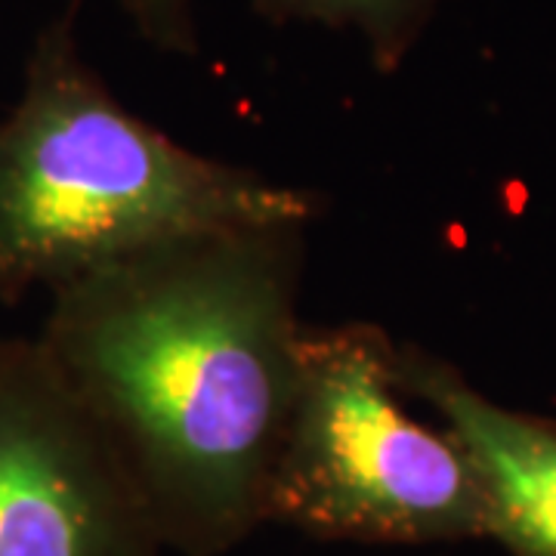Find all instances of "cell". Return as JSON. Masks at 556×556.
I'll return each instance as SVG.
<instances>
[{
  "label": "cell",
  "mask_w": 556,
  "mask_h": 556,
  "mask_svg": "<svg viewBox=\"0 0 556 556\" xmlns=\"http://www.w3.org/2000/svg\"><path fill=\"white\" fill-rule=\"evenodd\" d=\"M346 544L485 538L467 455L408 415L396 340L375 321L303 325L298 387L266 485V526Z\"/></svg>",
  "instance_id": "obj_3"
},
{
  "label": "cell",
  "mask_w": 556,
  "mask_h": 556,
  "mask_svg": "<svg viewBox=\"0 0 556 556\" xmlns=\"http://www.w3.org/2000/svg\"><path fill=\"white\" fill-rule=\"evenodd\" d=\"M306 229L182 236L50 291L38 343L118 452L164 551L223 556L266 526L306 325Z\"/></svg>",
  "instance_id": "obj_1"
},
{
  "label": "cell",
  "mask_w": 556,
  "mask_h": 556,
  "mask_svg": "<svg viewBox=\"0 0 556 556\" xmlns=\"http://www.w3.org/2000/svg\"><path fill=\"white\" fill-rule=\"evenodd\" d=\"M97 417L38 338H0V556H161Z\"/></svg>",
  "instance_id": "obj_4"
},
{
  "label": "cell",
  "mask_w": 556,
  "mask_h": 556,
  "mask_svg": "<svg viewBox=\"0 0 556 556\" xmlns=\"http://www.w3.org/2000/svg\"><path fill=\"white\" fill-rule=\"evenodd\" d=\"M137 31L167 53L192 56L199 50V31L192 0H121Z\"/></svg>",
  "instance_id": "obj_7"
},
{
  "label": "cell",
  "mask_w": 556,
  "mask_h": 556,
  "mask_svg": "<svg viewBox=\"0 0 556 556\" xmlns=\"http://www.w3.org/2000/svg\"><path fill=\"white\" fill-rule=\"evenodd\" d=\"M269 22H313L362 38L375 68L390 75L415 50L439 0H251Z\"/></svg>",
  "instance_id": "obj_6"
},
{
  "label": "cell",
  "mask_w": 556,
  "mask_h": 556,
  "mask_svg": "<svg viewBox=\"0 0 556 556\" xmlns=\"http://www.w3.org/2000/svg\"><path fill=\"white\" fill-rule=\"evenodd\" d=\"M396 387L433 408L470 460L485 538L507 556H556V420L501 405L415 343H396Z\"/></svg>",
  "instance_id": "obj_5"
},
{
  "label": "cell",
  "mask_w": 556,
  "mask_h": 556,
  "mask_svg": "<svg viewBox=\"0 0 556 556\" xmlns=\"http://www.w3.org/2000/svg\"><path fill=\"white\" fill-rule=\"evenodd\" d=\"M321 207L309 189L199 155L134 115L80 56L72 10L40 31L0 121V303L182 236L313 226Z\"/></svg>",
  "instance_id": "obj_2"
}]
</instances>
